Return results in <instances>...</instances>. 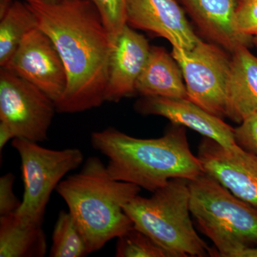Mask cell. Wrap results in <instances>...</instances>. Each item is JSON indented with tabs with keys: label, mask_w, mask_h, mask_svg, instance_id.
I'll use <instances>...</instances> for the list:
<instances>
[{
	"label": "cell",
	"mask_w": 257,
	"mask_h": 257,
	"mask_svg": "<svg viewBox=\"0 0 257 257\" xmlns=\"http://www.w3.org/2000/svg\"><path fill=\"white\" fill-rule=\"evenodd\" d=\"M28 4L65 68L67 87L55 104L57 112L73 114L100 106L106 101L113 45L96 7L89 0Z\"/></svg>",
	"instance_id": "cell-1"
},
{
	"label": "cell",
	"mask_w": 257,
	"mask_h": 257,
	"mask_svg": "<svg viewBox=\"0 0 257 257\" xmlns=\"http://www.w3.org/2000/svg\"><path fill=\"white\" fill-rule=\"evenodd\" d=\"M92 147L108 159L113 179L154 192L172 179L194 180L205 173L191 152L185 128L173 124L162 138L140 139L109 127L92 133Z\"/></svg>",
	"instance_id": "cell-2"
},
{
	"label": "cell",
	"mask_w": 257,
	"mask_h": 257,
	"mask_svg": "<svg viewBox=\"0 0 257 257\" xmlns=\"http://www.w3.org/2000/svg\"><path fill=\"white\" fill-rule=\"evenodd\" d=\"M140 190L135 184L113 179L97 157H89L78 173L67 177L56 189L84 236L89 253L133 229L123 207Z\"/></svg>",
	"instance_id": "cell-3"
},
{
	"label": "cell",
	"mask_w": 257,
	"mask_h": 257,
	"mask_svg": "<svg viewBox=\"0 0 257 257\" xmlns=\"http://www.w3.org/2000/svg\"><path fill=\"white\" fill-rule=\"evenodd\" d=\"M189 181L172 179L150 197L136 196L123 207L136 229L169 257L216 256V250L199 237L190 214Z\"/></svg>",
	"instance_id": "cell-4"
},
{
	"label": "cell",
	"mask_w": 257,
	"mask_h": 257,
	"mask_svg": "<svg viewBox=\"0 0 257 257\" xmlns=\"http://www.w3.org/2000/svg\"><path fill=\"white\" fill-rule=\"evenodd\" d=\"M189 186L191 214L214 243L216 256L249 257L257 247V207L206 173Z\"/></svg>",
	"instance_id": "cell-5"
},
{
	"label": "cell",
	"mask_w": 257,
	"mask_h": 257,
	"mask_svg": "<svg viewBox=\"0 0 257 257\" xmlns=\"http://www.w3.org/2000/svg\"><path fill=\"white\" fill-rule=\"evenodd\" d=\"M12 146L20 155L24 183L23 201L15 212L42 225L51 194L67 174L82 165L84 154L77 148L51 150L20 138Z\"/></svg>",
	"instance_id": "cell-6"
},
{
	"label": "cell",
	"mask_w": 257,
	"mask_h": 257,
	"mask_svg": "<svg viewBox=\"0 0 257 257\" xmlns=\"http://www.w3.org/2000/svg\"><path fill=\"white\" fill-rule=\"evenodd\" d=\"M182 70L188 99L210 114L226 117V97L231 57L222 47L203 42L192 50L172 47Z\"/></svg>",
	"instance_id": "cell-7"
},
{
	"label": "cell",
	"mask_w": 257,
	"mask_h": 257,
	"mask_svg": "<svg viewBox=\"0 0 257 257\" xmlns=\"http://www.w3.org/2000/svg\"><path fill=\"white\" fill-rule=\"evenodd\" d=\"M56 111L55 101L41 89L2 67L0 121L10 126L16 138L46 141Z\"/></svg>",
	"instance_id": "cell-8"
},
{
	"label": "cell",
	"mask_w": 257,
	"mask_h": 257,
	"mask_svg": "<svg viewBox=\"0 0 257 257\" xmlns=\"http://www.w3.org/2000/svg\"><path fill=\"white\" fill-rule=\"evenodd\" d=\"M3 68L36 86L55 103L67 87L65 68L53 42L38 28L28 32Z\"/></svg>",
	"instance_id": "cell-9"
},
{
	"label": "cell",
	"mask_w": 257,
	"mask_h": 257,
	"mask_svg": "<svg viewBox=\"0 0 257 257\" xmlns=\"http://www.w3.org/2000/svg\"><path fill=\"white\" fill-rule=\"evenodd\" d=\"M198 159L207 175L241 200L257 207V157L238 145L224 147L204 138Z\"/></svg>",
	"instance_id": "cell-10"
},
{
	"label": "cell",
	"mask_w": 257,
	"mask_h": 257,
	"mask_svg": "<svg viewBox=\"0 0 257 257\" xmlns=\"http://www.w3.org/2000/svg\"><path fill=\"white\" fill-rule=\"evenodd\" d=\"M126 22L131 28L151 32L183 50H192L202 41L175 0H127Z\"/></svg>",
	"instance_id": "cell-11"
},
{
	"label": "cell",
	"mask_w": 257,
	"mask_h": 257,
	"mask_svg": "<svg viewBox=\"0 0 257 257\" xmlns=\"http://www.w3.org/2000/svg\"><path fill=\"white\" fill-rule=\"evenodd\" d=\"M135 109L142 114L163 116L173 124L194 130L223 146L237 145L234 140V128L189 99L143 96L135 104Z\"/></svg>",
	"instance_id": "cell-12"
},
{
	"label": "cell",
	"mask_w": 257,
	"mask_h": 257,
	"mask_svg": "<svg viewBox=\"0 0 257 257\" xmlns=\"http://www.w3.org/2000/svg\"><path fill=\"white\" fill-rule=\"evenodd\" d=\"M151 47L146 38L126 25L111 51L105 100L118 102L136 92V84Z\"/></svg>",
	"instance_id": "cell-13"
},
{
	"label": "cell",
	"mask_w": 257,
	"mask_h": 257,
	"mask_svg": "<svg viewBox=\"0 0 257 257\" xmlns=\"http://www.w3.org/2000/svg\"><path fill=\"white\" fill-rule=\"evenodd\" d=\"M199 31L209 41L230 53L249 47L253 37L240 33L235 22L238 0H180Z\"/></svg>",
	"instance_id": "cell-14"
},
{
	"label": "cell",
	"mask_w": 257,
	"mask_h": 257,
	"mask_svg": "<svg viewBox=\"0 0 257 257\" xmlns=\"http://www.w3.org/2000/svg\"><path fill=\"white\" fill-rule=\"evenodd\" d=\"M257 113V57L247 47L231 53L226 97V117L241 124Z\"/></svg>",
	"instance_id": "cell-15"
},
{
	"label": "cell",
	"mask_w": 257,
	"mask_h": 257,
	"mask_svg": "<svg viewBox=\"0 0 257 257\" xmlns=\"http://www.w3.org/2000/svg\"><path fill=\"white\" fill-rule=\"evenodd\" d=\"M142 96L188 99L182 70L172 54L163 47H151L148 60L136 84Z\"/></svg>",
	"instance_id": "cell-16"
},
{
	"label": "cell",
	"mask_w": 257,
	"mask_h": 257,
	"mask_svg": "<svg viewBox=\"0 0 257 257\" xmlns=\"http://www.w3.org/2000/svg\"><path fill=\"white\" fill-rule=\"evenodd\" d=\"M42 225L16 212L0 216V257H42L47 253Z\"/></svg>",
	"instance_id": "cell-17"
},
{
	"label": "cell",
	"mask_w": 257,
	"mask_h": 257,
	"mask_svg": "<svg viewBox=\"0 0 257 257\" xmlns=\"http://www.w3.org/2000/svg\"><path fill=\"white\" fill-rule=\"evenodd\" d=\"M0 18V66L4 67L25 35L38 27L36 16L28 3H12Z\"/></svg>",
	"instance_id": "cell-18"
},
{
	"label": "cell",
	"mask_w": 257,
	"mask_h": 257,
	"mask_svg": "<svg viewBox=\"0 0 257 257\" xmlns=\"http://www.w3.org/2000/svg\"><path fill=\"white\" fill-rule=\"evenodd\" d=\"M89 254L87 243L68 211H61L52 233L51 257H82Z\"/></svg>",
	"instance_id": "cell-19"
},
{
	"label": "cell",
	"mask_w": 257,
	"mask_h": 257,
	"mask_svg": "<svg viewBox=\"0 0 257 257\" xmlns=\"http://www.w3.org/2000/svg\"><path fill=\"white\" fill-rule=\"evenodd\" d=\"M115 256L169 257V255L163 248L135 226L117 238Z\"/></svg>",
	"instance_id": "cell-20"
},
{
	"label": "cell",
	"mask_w": 257,
	"mask_h": 257,
	"mask_svg": "<svg viewBox=\"0 0 257 257\" xmlns=\"http://www.w3.org/2000/svg\"><path fill=\"white\" fill-rule=\"evenodd\" d=\"M100 15L101 20L109 33L113 47L118 37L127 25V0H89Z\"/></svg>",
	"instance_id": "cell-21"
},
{
	"label": "cell",
	"mask_w": 257,
	"mask_h": 257,
	"mask_svg": "<svg viewBox=\"0 0 257 257\" xmlns=\"http://www.w3.org/2000/svg\"><path fill=\"white\" fill-rule=\"evenodd\" d=\"M235 22L240 33L253 37L257 35V0H238Z\"/></svg>",
	"instance_id": "cell-22"
},
{
	"label": "cell",
	"mask_w": 257,
	"mask_h": 257,
	"mask_svg": "<svg viewBox=\"0 0 257 257\" xmlns=\"http://www.w3.org/2000/svg\"><path fill=\"white\" fill-rule=\"evenodd\" d=\"M234 140L242 150L257 157V113L234 128Z\"/></svg>",
	"instance_id": "cell-23"
},
{
	"label": "cell",
	"mask_w": 257,
	"mask_h": 257,
	"mask_svg": "<svg viewBox=\"0 0 257 257\" xmlns=\"http://www.w3.org/2000/svg\"><path fill=\"white\" fill-rule=\"evenodd\" d=\"M15 181V175L11 172L0 178V216L15 212L20 207L21 202L13 192Z\"/></svg>",
	"instance_id": "cell-24"
},
{
	"label": "cell",
	"mask_w": 257,
	"mask_h": 257,
	"mask_svg": "<svg viewBox=\"0 0 257 257\" xmlns=\"http://www.w3.org/2000/svg\"><path fill=\"white\" fill-rule=\"evenodd\" d=\"M15 138H16V137L13 130L8 124L0 121V151H3L7 144Z\"/></svg>",
	"instance_id": "cell-25"
},
{
	"label": "cell",
	"mask_w": 257,
	"mask_h": 257,
	"mask_svg": "<svg viewBox=\"0 0 257 257\" xmlns=\"http://www.w3.org/2000/svg\"><path fill=\"white\" fill-rule=\"evenodd\" d=\"M8 1L11 2V0H8ZM27 3H55V2L59 1V0H25Z\"/></svg>",
	"instance_id": "cell-26"
},
{
	"label": "cell",
	"mask_w": 257,
	"mask_h": 257,
	"mask_svg": "<svg viewBox=\"0 0 257 257\" xmlns=\"http://www.w3.org/2000/svg\"><path fill=\"white\" fill-rule=\"evenodd\" d=\"M253 44L257 48V35L256 36L253 37Z\"/></svg>",
	"instance_id": "cell-27"
}]
</instances>
